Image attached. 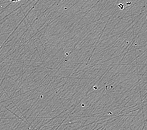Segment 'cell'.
<instances>
[{
    "mask_svg": "<svg viewBox=\"0 0 147 130\" xmlns=\"http://www.w3.org/2000/svg\"><path fill=\"white\" fill-rule=\"evenodd\" d=\"M9 1H11V2H17L19 1H21V0H9Z\"/></svg>",
    "mask_w": 147,
    "mask_h": 130,
    "instance_id": "cell-1",
    "label": "cell"
}]
</instances>
